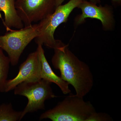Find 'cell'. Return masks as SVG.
<instances>
[{
	"mask_svg": "<svg viewBox=\"0 0 121 121\" xmlns=\"http://www.w3.org/2000/svg\"><path fill=\"white\" fill-rule=\"evenodd\" d=\"M52 63L60 71L62 79L72 85L76 95L83 98L91 91L94 84L93 74L87 64L72 52L69 45L58 40Z\"/></svg>",
	"mask_w": 121,
	"mask_h": 121,
	"instance_id": "obj_1",
	"label": "cell"
},
{
	"mask_svg": "<svg viewBox=\"0 0 121 121\" xmlns=\"http://www.w3.org/2000/svg\"><path fill=\"white\" fill-rule=\"evenodd\" d=\"M96 111L90 101L72 94L67 96L52 109L43 113L40 120L49 119L52 121H87Z\"/></svg>",
	"mask_w": 121,
	"mask_h": 121,
	"instance_id": "obj_2",
	"label": "cell"
},
{
	"mask_svg": "<svg viewBox=\"0 0 121 121\" xmlns=\"http://www.w3.org/2000/svg\"><path fill=\"white\" fill-rule=\"evenodd\" d=\"M84 0H70L65 4L56 7L53 13L39 21L38 24L39 34L35 39L37 45L54 49L58 41L54 37L56 29L61 24L67 22L73 10Z\"/></svg>",
	"mask_w": 121,
	"mask_h": 121,
	"instance_id": "obj_3",
	"label": "cell"
},
{
	"mask_svg": "<svg viewBox=\"0 0 121 121\" xmlns=\"http://www.w3.org/2000/svg\"><path fill=\"white\" fill-rule=\"evenodd\" d=\"M52 83L41 79L37 81L23 82L15 87L14 94L25 96L28 103L22 111V118L27 113L45 109L46 100L56 97L51 86Z\"/></svg>",
	"mask_w": 121,
	"mask_h": 121,
	"instance_id": "obj_4",
	"label": "cell"
},
{
	"mask_svg": "<svg viewBox=\"0 0 121 121\" xmlns=\"http://www.w3.org/2000/svg\"><path fill=\"white\" fill-rule=\"evenodd\" d=\"M4 35H0V48L7 52L11 65H17L24 50L38 36V24L13 30L10 29Z\"/></svg>",
	"mask_w": 121,
	"mask_h": 121,
	"instance_id": "obj_5",
	"label": "cell"
},
{
	"mask_svg": "<svg viewBox=\"0 0 121 121\" xmlns=\"http://www.w3.org/2000/svg\"><path fill=\"white\" fill-rule=\"evenodd\" d=\"M81 9L82 13L77 15L74 19L75 28L84 23L86 18L96 19L101 23L104 31H109L114 30L115 22L113 8L107 4L104 6L84 0L78 7Z\"/></svg>",
	"mask_w": 121,
	"mask_h": 121,
	"instance_id": "obj_6",
	"label": "cell"
},
{
	"mask_svg": "<svg viewBox=\"0 0 121 121\" xmlns=\"http://www.w3.org/2000/svg\"><path fill=\"white\" fill-rule=\"evenodd\" d=\"M56 0H15V7L25 26L39 22L56 9Z\"/></svg>",
	"mask_w": 121,
	"mask_h": 121,
	"instance_id": "obj_7",
	"label": "cell"
},
{
	"mask_svg": "<svg viewBox=\"0 0 121 121\" xmlns=\"http://www.w3.org/2000/svg\"><path fill=\"white\" fill-rule=\"evenodd\" d=\"M41 65L37 50L29 55L27 59L21 64L17 75L12 79L7 80L5 86V92L15 89L22 82L37 81L40 78Z\"/></svg>",
	"mask_w": 121,
	"mask_h": 121,
	"instance_id": "obj_8",
	"label": "cell"
},
{
	"mask_svg": "<svg viewBox=\"0 0 121 121\" xmlns=\"http://www.w3.org/2000/svg\"><path fill=\"white\" fill-rule=\"evenodd\" d=\"M42 45L38 44L37 51L40 60L41 65L40 78L51 83L56 84L60 88L63 94L66 95L70 93L69 84L54 73L45 57Z\"/></svg>",
	"mask_w": 121,
	"mask_h": 121,
	"instance_id": "obj_9",
	"label": "cell"
},
{
	"mask_svg": "<svg viewBox=\"0 0 121 121\" xmlns=\"http://www.w3.org/2000/svg\"><path fill=\"white\" fill-rule=\"evenodd\" d=\"M0 9L4 14L3 23L7 31L12 27L17 29L23 27V23L15 7V0H0Z\"/></svg>",
	"mask_w": 121,
	"mask_h": 121,
	"instance_id": "obj_10",
	"label": "cell"
},
{
	"mask_svg": "<svg viewBox=\"0 0 121 121\" xmlns=\"http://www.w3.org/2000/svg\"><path fill=\"white\" fill-rule=\"evenodd\" d=\"M22 113V111L14 110L11 103L0 105V121H20Z\"/></svg>",
	"mask_w": 121,
	"mask_h": 121,
	"instance_id": "obj_11",
	"label": "cell"
},
{
	"mask_svg": "<svg viewBox=\"0 0 121 121\" xmlns=\"http://www.w3.org/2000/svg\"><path fill=\"white\" fill-rule=\"evenodd\" d=\"M10 59L4 54L3 50L0 48V92L4 93L5 86L7 80L9 65Z\"/></svg>",
	"mask_w": 121,
	"mask_h": 121,
	"instance_id": "obj_12",
	"label": "cell"
},
{
	"mask_svg": "<svg viewBox=\"0 0 121 121\" xmlns=\"http://www.w3.org/2000/svg\"><path fill=\"white\" fill-rule=\"evenodd\" d=\"M113 119L108 114L105 113L94 112L89 117L87 121H111Z\"/></svg>",
	"mask_w": 121,
	"mask_h": 121,
	"instance_id": "obj_13",
	"label": "cell"
},
{
	"mask_svg": "<svg viewBox=\"0 0 121 121\" xmlns=\"http://www.w3.org/2000/svg\"><path fill=\"white\" fill-rule=\"evenodd\" d=\"M112 4L115 7H119L121 5V0H111ZM90 1L96 4H101V0H90Z\"/></svg>",
	"mask_w": 121,
	"mask_h": 121,
	"instance_id": "obj_14",
	"label": "cell"
},
{
	"mask_svg": "<svg viewBox=\"0 0 121 121\" xmlns=\"http://www.w3.org/2000/svg\"><path fill=\"white\" fill-rule=\"evenodd\" d=\"M65 0H56V8L59 5L62 4L63 2Z\"/></svg>",
	"mask_w": 121,
	"mask_h": 121,
	"instance_id": "obj_15",
	"label": "cell"
},
{
	"mask_svg": "<svg viewBox=\"0 0 121 121\" xmlns=\"http://www.w3.org/2000/svg\"><path fill=\"white\" fill-rule=\"evenodd\" d=\"M1 12V11L0 9V12ZM0 17H1V16L0 14Z\"/></svg>",
	"mask_w": 121,
	"mask_h": 121,
	"instance_id": "obj_16",
	"label": "cell"
}]
</instances>
